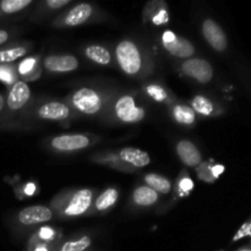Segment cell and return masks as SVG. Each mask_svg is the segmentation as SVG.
Listing matches in <instances>:
<instances>
[{
  "instance_id": "1",
  "label": "cell",
  "mask_w": 251,
  "mask_h": 251,
  "mask_svg": "<svg viewBox=\"0 0 251 251\" xmlns=\"http://www.w3.org/2000/svg\"><path fill=\"white\" fill-rule=\"evenodd\" d=\"M115 58L123 73L127 76H136L142 70V54L132 41L119 42L115 47Z\"/></svg>"
},
{
  "instance_id": "2",
  "label": "cell",
  "mask_w": 251,
  "mask_h": 251,
  "mask_svg": "<svg viewBox=\"0 0 251 251\" xmlns=\"http://www.w3.org/2000/svg\"><path fill=\"white\" fill-rule=\"evenodd\" d=\"M70 102L77 112L86 115H96L103 109L104 100L96 90L81 87L71 95Z\"/></svg>"
},
{
  "instance_id": "3",
  "label": "cell",
  "mask_w": 251,
  "mask_h": 251,
  "mask_svg": "<svg viewBox=\"0 0 251 251\" xmlns=\"http://www.w3.org/2000/svg\"><path fill=\"white\" fill-rule=\"evenodd\" d=\"M115 117L125 124H136L142 122L146 117V112L142 107L137 105L136 100L131 95H123L114 104Z\"/></svg>"
},
{
  "instance_id": "4",
  "label": "cell",
  "mask_w": 251,
  "mask_h": 251,
  "mask_svg": "<svg viewBox=\"0 0 251 251\" xmlns=\"http://www.w3.org/2000/svg\"><path fill=\"white\" fill-rule=\"evenodd\" d=\"M161 42L163 48L176 58L190 59L195 54V47L193 46V43L172 31L163 32Z\"/></svg>"
},
{
  "instance_id": "5",
  "label": "cell",
  "mask_w": 251,
  "mask_h": 251,
  "mask_svg": "<svg viewBox=\"0 0 251 251\" xmlns=\"http://www.w3.org/2000/svg\"><path fill=\"white\" fill-rule=\"evenodd\" d=\"M180 70L184 75L194 78L200 83H207L213 78L212 65L207 60L201 58H190L183 61Z\"/></svg>"
},
{
  "instance_id": "6",
  "label": "cell",
  "mask_w": 251,
  "mask_h": 251,
  "mask_svg": "<svg viewBox=\"0 0 251 251\" xmlns=\"http://www.w3.org/2000/svg\"><path fill=\"white\" fill-rule=\"evenodd\" d=\"M91 144L90 137L82 134L59 135L51 140V147L60 152H74L87 149Z\"/></svg>"
},
{
  "instance_id": "7",
  "label": "cell",
  "mask_w": 251,
  "mask_h": 251,
  "mask_svg": "<svg viewBox=\"0 0 251 251\" xmlns=\"http://www.w3.org/2000/svg\"><path fill=\"white\" fill-rule=\"evenodd\" d=\"M202 34L207 43L217 51H225L228 47V39L222 27L211 19H206L202 22Z\"/></svg>"
},
{
  "instance_id": "8",
  "label": "cell",
  "mask_w": 251,
  "mask_h": 251,
  "mask_svg": "<svg viewBox=\"0 0 251 251\" xmlns=\"http://www.w3.org/2000/svg\"><path fill=\"white\" fill-rule=\"evenodd\" d=\"M92 199L93 193L90 189L77 190L69 200L68 205L64 208V213L69 217H76V216L83 215L90 208L91 203H92Z\"/></svg>"
},
{
  "instance_id": "9",
  "label": "cell",
  "mask_w": 251,
  "mask_h": 251,
  "mask_svg": "<svg viewBox=\"0 0 251 251\" xmlns=\"http://www.w3.org/2000/svg\"><path fill=\"white\" fill-rule=\"evenodd\" d=\"M53 218V212L46 206H29L24 208L17 215V220L24 226H34L49 222Z\"/></svg>"
},
{
  "instance_id": "10",
  "label": "cell",
  "mask_w": 251,
  "mask_h": 251,
  "mask_svg": "<svg viewBox=\"0 0 251 251\" xmlns=\"http://www.w3.org/2000/svg\"><path fill=\"white\" fill-rule=\"evenodd\" d=\"M29 97H31V90L28 85L24 81H15L9 90L5 103L10 110H20L24 105H26Z\"/></svg>"
},
{
  "instance_id": "11",
  "label": "cell",
  "mask_w": 251,
  "mask_h": 251,
  "mask_svg": "<svg viewBox=\"0 0 251 251\" xmlns=\"http://www.w3.org/2000/svg\"><path fill=\"white\" fill-rule=\"evenodd\" d=\"M43 65L46 70L50 73H70L78 68V61L75 56L68 54H56V55H48L43 60Z\"/></svg>"
},
{
  "instance_id": "12",
  "label": "cell",
  "mask_w": 251,
  "mask_h": 251,
  "mask_svg": "<svg viewBox=\"0 0 251 251\" xmlns=\"http://www.w3.org/2000/svg\"><path fill=\"white\" fill-rule=\"evenodd\" d=\"M38 118L43 120H51V122H60L68 119L70 115V108L65 103L61 102H47L39 107L37 112Z\"/></svg>"
},
{
  "instance_id": "13",
  "label": "cell",
  "mask_w": 251,
  "mask_h": 251,
  "mask_svg": "<svg viewBox=\"0 0 251 251\" xmlns=\"http://www.w3.org/2000/svg\"><path fill=\"white\" fill-rule=\"evenodd\" d=\"M176 153H178L180 161L190 168H196L198 166H200L201 161H202L201 152L199 151V149L193 142L188 141V140L178 142Z\"/></svg>"
},
{
  "instance_id": "14",
  "label": "cell",
  "mask_w": 251,
  "mask_h": 251,
  "mask_svg": "<svg viewBox=\"0 0 251 251\" xmlns=\"http://www.w3.org/2000/svg\"><path fill=\"white\" fill-rule=\"evenodd\" d=\"M93 14V7L92 5L86 4H77L73 7V9L69 10L66 12V15L63 19V24L68 27H75L80 26V25L85 24L90 20V17Z\"/></svg>"
},
{
  "instance_id": "15",
  "label": "cell",
  "mask_w": 251,
  "mask_h": 251,
  "mask_svg": "<svg viewBox=\"0 0 251 251\" xmlns=\"http://www.w3.org/2000/svg\"><path fill=\"white\" fill-rule=\"evenodd\" d=\"M119 158L124 163L129 166L135 167V168H144L151 163V157L147 152L142 150L135 149V147H125L120 151Z\"/></svg>"
},
{
  "instance_id": "16",
  "label": "cell",
  "mask_w": 251,
  "mask_h": 251,
  "mask_svg": "<svg viewBox=\"0 0 251 251\" xmlns=\"http://www.w3.org/2000/svg\"><path fill=\"white\" fill-rule=\"evenodd\" d=\"M158 194L151 188L146 185L137 186L132 193V200L137 206H144V207H149V206L154 205L158 201Z\"/></svg>"
},
{
  "instance_id": "17",
  "label": "cell",
  "mask_w": 251,
  "mask_h": 251,
  "mask_svg": "<svg viewBox=\"0 0 251 251\" xmlns=\"http://www.w3.org/2000/svg\"><path fill=\"white\" fill-rule=\"evenodd\" d=\"M85 55L90 59L93 63L98 64V65H109L112 63V54L105 47L97 46H88L85 48Z\"/></svg>"
},
{
  "instance_id": "18",
  "label": "cell",
  "mask_w": 251,
  "mask_h": 251,
  "mask_svg": "<svg viewBox=\"0 0 251 251\" xmlns=\"http://www.w3.org/2000/svg\"><path fill=\"white\" fill-rule=\"evenodd\" d=\"M172 117L178 124L185 126H193L196 123V114L190 105L176 104L172 108Z\"/></svg>"
},
{
  "instance_id": "19",
  "label": "cell",
  "mask_w": 251,
  "mask_h": 251,
  "mask_svg": "<svg viewBox=\"0 0 251 251\" xmlns=\"http://www.w3.org/2000/svg\"><path fill=\"white\" fill-rule=\"evenodd\" d=\"M190 108L195 112V114H200L202 117H211L215 114V103L206 96H195L190 102Z\"/></svg>"
},
{
  "instance_id": "20",
  "label": "cell",
  "mask_w": 251,
  "mask_h": 251,
  "mask_svg": "<svg viewBox=\"0 0 251 251\" xmlns=\"http://www.w3.org/2000/svg\"><path fill=\"white\" fill-rule=\"evenodd\" d=\"M145 183L146 186L151 188L157 194H169L172 190L171 181L158 174H147L145 176Z\"/></svg>"
},
{
  "instance_id": "21",
  "label": "cell",
  "mask_w": 251,
  "mask_h": 251,
  "mask_svg": "<svg viewBox=\"0 0 251 251\" xmlns=\"http://www.w3.org/2000/svg\"><path fill=\"white\" fill-rule=\"evenodd\" d=\"M118 198H119V193H118L117 189L114 188H108L100 194V196L96 200L95 206L97 211H105L108 208H110L112 206H114L117 203Z\"/></svg>"
},
{
  "instance_id": "22",
  "label": "cell",
  "mask_w": 251,
  "mask_h": 251,
  "mask_svg": "<svg viewBox=\"0 0 251 251\" xmlns=\"http://www.w3.org/2000/svg\"><path fill=\"white\" fill-rule=\"evenodd\" d=\"M28 51L26 47H10L6 49H0V64H9L17 59L25 56Z\"/></svg>"
},
{
  "instance_id": "23",
  "label": "cell",
  "mask_w": 251,
  "mask_h": 251,
  "mask_svg": "<svg viewBox=\"0 0 251 251\" xmlns=\"http://www.w3.org/2000/svg\"><path fill=\"white\" fill-rule=\"evenodd\" d=\"M32 2V0H2L0 2V11L6 15L16 14L29 6Z\"/></svg>"
},
{
  "instance_id": "24",
  "label": "cell",
  "mask_w": 251,
  "mask_h": 251,
  "mask_svg": "<svg viewBox=\"0 0 251 251\" xmlns=\"http://www.w3.org/2000/svg\"><path fill=\"white\" fill-rule=\"evenodd\" d=\"M91 245V238L88 235H83L82 238L73 242H66L61 247L60 251H85Z\"/></svg>"
},
{
  "instance_id": "25",
  "label": "cell",
  "mask_w": 251,
  "mask_h": 251,
  "mask_svg": "<svg viewBox=\"0 0 251 251\" xmlns=\"http://www.w3.org/2000/svg\"><path fill=\"white\" fill-rule=\"evenodd\" d=\"M146 93L152 98L153 100L159 103H163L166 102L167 98H168V95H167L166 90H164L162 86L156 85V83H151V85H147L146 86Z\"/></svg>"
},
{
  "instance_id": "26",
  "label": "cell",
  "mask_w": 251,
  "mask_h": 251,
  "mask_svg": "<svg viewBox=\"0 0 251 251\" xmlns=\"http://www.w3.org/2000/svg\"><path fill=\"white\" fill-rule=\"evenodd\" d=\"M198 176H199V178L202 179V180L206 181V183H213V181L216 180V179L213 178L212 173H211L210 164L208 163H203L202 166L199 167Z\"/></svg>"
},
{
  "instance_id": "27",
  "label": "cell",
  "mask_w": 251,
  "mask_h": 251,
  "mask_svg": "<svg viewBox=\"0 0 251 251\" xmlns=\"http://www.w3.org/2000/svg\"><path fill=\"white\" fill-rule=\"evenodd\" d=\"M34 65H36V58L25 59L19 65L20 75H27V74H29L34 69Z\"/></svg>"
},
{
  "instance_id": "28",
  "label": "cell",
  "mask_w": 251,
  "mask_h": 251,
  "mask_svg": "<svg viewBox=\"0 0 251 251\" xmlns=\"http://www.w3.org/2000/svg\"><path fill=\"white\" fill-rule=\"evenodd\" d=\"M250 235H251V222L250 221H248V222H245L244 225L239 228V230L235 233V235L233 237L232 242L235 243V242H238V240L243 239V238L250 237Z\"/></svg>"
},
{
  "instance_id": "29",
  "label": "cell",
  "mask_w": 251,
  "mask_h": 251,
  "mask_svg": "<svg viewBox=\"0 0 251 251\" xmlns=\"http://www.w3.org/2000/svg\"><path fill=\"white\" fill-rule=\"evenodd\" d=\"M194 189V183L190 178H183L179 183V193L180 195H188L191 190Z\"/></svg>"
},
{
  "instance_id": "30",
  "label": "cell",
  "mask_w": 251,
  "mask_h": 251,
  "mask_svg": "<svg viewBox=\"0 0 251 251\" xmlns=\"http://www.w3.org/2000/svg\"><path fill=\"white\" fill-rule=\"evenodd\" d=\"M68 4H70V0H47L46 5L51 10L60 9V7L66 6Z\"/></svg>"
},
{
  "instance_id": "31",
  "label": "cell",
  "mask_w": 251,
  "mask_h": 251,
  "mask_svg": "<svg viewBox=\"0 0 251 251\" xmlns=\"http://www.w3.org/2000/svg\"><path fill=\"white\" fill-rule=\"evenodd\" d=\"M0 80L5 81L7 83H14V76L10 73V70H5L4 68H0Z\"/></svg>"
},
{
  "instance_id": "32",
  "label": "cell",
  "mask_w": 251,
  "mask_h": 251,
  "mask_svg": "<svg viewBox=\"0 0 251 251\" xmlns=\"http://www.w3.org/2000/svg\"><path fill=\"white\" fill-rule=\"evenodd\" d=\"M152 21H153L156 25L164 24V22L168 21V14H167L166 10H161V11L158 12V15H156V16L153 17Z\"/></svg>"
},
{
  "instance_id": "33",
  "label": "cell",
  "mask_w": 251,
  "mask_h": 251,
  "mask_svg": "<svg viewBox=\"0 0 251 251\" xmlns=\"http://www.w3.org/2000/svg\"><path fill=\"white\" fill-rule=\"evenodd\" d=\"M39 237H41L42 239H44V240H50L51 238L54 237V232L50 229V228H48V227L42 228V229L39 230Z\"/></svg>"
},
{
  "instance_id": "34",
  "label": "cell",
  "mask_w": 251,
  "mask_h": 251,
  "mask_svg": "<svg viewBox=\"0 0 251 251\" xmlns=\"http://www.w3.org/2000/svg\"><path fill=\"white\" fill-rule=\"evenodd\" d=\"M210 171L211 173H212L213 178L217 179L218 176H221V174L225 172V167L221 166V164H216V166H210Z\"/></svg>"
},
{
  "instance_id": "35",
  "label": "cell",
  "mask_w": 251,
  "mask_h": 251,
  "mask_svg": "<svg viewBox=\"0 0 251 251\" xmlns=\"http://www.w3.org/2000/svg\"><path fill=\"white\" fill-rule=\"evenodd\" d=\"M9 37H10V34L6 29L0 28V46H2L4 43H6V42L9 41Z\"/></svg>"
},
{
  "instance_id": "36",
  "label": "cell",
  "mask_w": 251,
  "mask_h": 251,
  "mask_svg": "<svg viewBox=\"0 0 251 251\" xmlns=\"http://www.w3.org/2000/svg\"><path fill=\"white\" fill-rule=\"evenodd\" d=\"M34 191H36V186H34L33 183H28L26 185V188H25V193H26V195L31 196L33 195Z\"/></svg>"
},
{
  "instance_id": "37",
  "label": "cell",
  "mask_w": 251,
  "mask_h": 251,
  "mask_svg": "<svg viewBox=\"0 0 251 251\" xmlns=\"http://www.w3.org/2000/svg\"><path fill=\"white\" fill-rule=\"evenodd\" d=\"M4 107H5V96L0 93V113L2 112Z\"/></svg>"
},
{
  "instance_id": "38",
  "label": "cell",
  "mask_w": 251,
  "mask_h": 251,
  "mask_svg": "<svg viewBox=\"0 0 251 251\" xmlns=\"http://www.w3.org/2000/svg\"><path fill=\"white\" fill-rule=\"evenodd\" d=\"M36 251H47V249L44 247H39V248H37Z\"/></svg>"
},
{
  "instance_id": "39",
  "label": "cell",
  "mask_w": 251,
  "mask_h": 251,
  "mask_svg": "<svg viewBox=\"0 0 251 251\" xmlns=\"http://www.w3.org/2000/svg\"><path fill=\"white\" fill-rule=\"evenodd\" d=\"M238 251H250V249H249V248H244V249H240Z\"/></svg>"
}]
</instances>
